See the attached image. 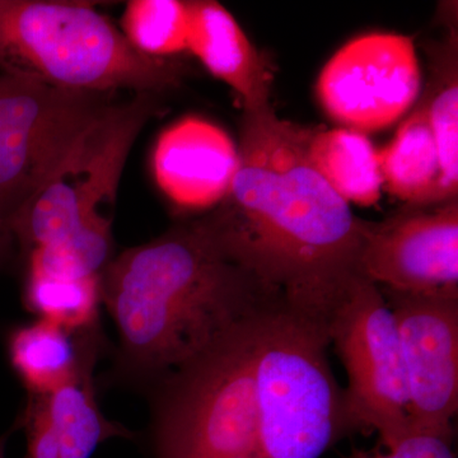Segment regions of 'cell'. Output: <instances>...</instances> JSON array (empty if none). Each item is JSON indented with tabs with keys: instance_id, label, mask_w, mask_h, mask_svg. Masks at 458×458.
I'll list each match as a JSON object with an SVG mask.
<instances>
[{
	"instance_id": "cell-1",
	"label": "cell",
	"mask_w": 458,
	"mask_h": 458,
	"mask_svg": "<svg viewBox=\"0 0 458 458\" xmlns=\"http://www.w3.org/2000/svg\"><path fill=\"white\" fill-rule=\"evenodd\" d=\"M315 128L243 111L227 197L201 221L232 259L325 324L357 271L360 218L309 158Z\"/></svg>"
},
{
	"instance_id": "cell-2",
	"label": "cell",
	"mask_w": 458,
	"mask_h": 458,
	"mask_svg": "<svg viewBox=\"0 0 458 458\" xmlns=\"http://www.w3.org/2000/svg\"><path fill=\"white\" fill-rule=\"evenodd\" d=\"M102 301L135 366L176 372L284 302L225 251L200 219L126 250L101 273Z\"/></svg>"
},
{
	"instance_id": "cell-3",
	"label": "cell",
	"mask_w": 458,
	"mask_h": 458,
	"mask_svg": "<svg viewBox=\"0 0 458 458\" xmlns=\"http://www.w3.org/2000/svg\"><path fill=\"white\" fill-rule=\"evenodd\" d=\"M156 95L111 105L75 140L47 182L9 221L27 251L45 250L87 274H98L113 251L111 216L132 144L157 113Z\"/></svg>"
},
{
	"instance_id": "cell-4",
	"label": "cell",
	"mask_w": 458,
	"mask_h": 458,
	"mask_svg": "<svg viewBox=\"0 0 458 458\" xmlns=\"http://www.w3.org/2000/svg\"><path fill=\"white\" fill-rule=\"evenodd\" d=\"M0 69L78 92L131 89L158 95L179 86L182 65L150 59L86 2L0 0Z\"/></svg>"
},
{
	"instance_id": "cell-5",
	"label": "cell",
	"mask_w": 458,
	"mask_h": 458,
	"mask_svg": "<svg viewBox=\"0 0 458 458\" xmlns=\"http://www.w3.org/2000/svg\"><path fill=\"white\" fill-rule=\"evenodd\" d=\"M327 327L286 306L255 325L259 447L265 458H319L361 433L330 363Z\"/></svg>"
},
{
	"instance_id": "cell-6",
	"label": "cell",
	"mask_w": 458,
	"mask_h": 458,
	"mask_svg": "<svg viewBox=\"0 0 458 458\" xmlns=\"http://www.w3.org/2000/svg\"><path fill=\"white\" fill-rule=\"evenodd\" d=\"M260 318L172 373L157 429L158 458L260 452L254 352Z\"/></svg>"
},
{
	"instance_id": "cell-7",
	"label": "cell",
	"mask_w": 458,
	"mask_h": 458,
	"mask_svg": "<svg viewBox=\"0 0 458 458\" xmlns=\"http://www.w3.org/2000/svg\"><path fill=\"white\" fill-rule=\"evenodd\" d=\"M342 360L349 410L361 433L377 432L388 450L410 433L409 391L396 322L378 286L355 273L327 318Z\"/></svg>"
},
{
	"instance_id": "cell-8",
	"label": "cell",
	"mask_w": 458,
	"mask_h": 458,
	"mask_svg": "<svg viewBox=\"0 0 458 458\" xmlns=\"http://www.w3.org/2000/svg\"><path fill=\"white\" fill-rule=\"evenodd\" d=\"M108 96L0 77V216L8 227L75 140L111 106Z\"/></svg>"
},
{
	"instance_id": "cell-9",
	"label": "cell",
	"mask_w": 458,
	"mask_h": 458,
	"mask_svg": "<svg viewBox=\"0 0 458 458\" xmlns=\"http://www.w3.org/2000/svg\"><path fill=\"white\" fill-rule=\"evenodd\" d=\"M421 92L414 41L396 33L352 38L322 69L318 96L331 119L372 132L399 122Z\"/></svg>"
},
{
	"instance_id": "cell-10",
	"label": "cell",
	"mask_w": 458,
	"mask_h": 458,
	"mask_svg": "<svg viewBox=\"0 0 458 458\" xmlns=\"http://www.w3.org/2000/svg\"><path fill=\"white\" fill-rule=\"evenodd\" d=\"M357 271L378 288L458 298V200L360 219Z\"/></svg>"
},
{
	"instance_id": "cell-11",
	"label": "cell",
	"mask_w": 458,
	"mask_h": 458,
	"mask_svg": "<svg viewBox=\"0 0 458 458\" xmlns=\"http://www.w3.org/2000/svg\"><path fill=\"white\" fill-rule=\"evenodd\" d=\"M393 312L405 364L410 433L454 441L458 409V298L379 288Z\"/></svg>"
},
{
	"instance_id": "cell-12",
	"label": "cell",
	"mask_w": 458,
	"mask_h": 458,
	"mask_svg": "<svg viewBox=\"0 0 458 458\" xmlns=\"http://www.w3.org/2000/svg\"><path fill=\"white\" fill-rule=\"evenodd\" d=\"M157 185L182 209H208L227 197L238 148L219 126L189 116L165 129L152 157Z\"/></svg>"
},
{
	"instance_id": "cell-13",
	"label": "cell",
	"mask_w": 458,
	"mask_h": 458,
	"mask_svg": "<svg viewBox=\"0 0 458 458\" xmlns=\"http://www.w3.org/2000/svg\"><path fill=\"white\" fill-rule=\"evenodd\" d=\"M188 8V51L236 90L243 111L271 106L269 68L234 17L214 0H191Z\"/></svg>"
},
{
	"instance_id": "cell-14",
	"label": "cell",
	"mask_w": 458,
	"mask_h": 458,
	"mask_svg": "<svg viewBox=\"0 0 458 458\" xmlns=\"http://www.w3.org/2000/svg\"><path fill=\"white\" fill-rule=\"evenodd\" d=\"M23 300L40 319L74 333L92 327L102 301L101 276H89L38 251L29 252Z\"/></svg>"
},
{
	"instance_id": "cell-15",
	"label": "cell",
	"mask_w": 458,
	"mask_h": 458,
	"mask_svg": "<svg viewBox=\"0 0 458 458\" xmlns=\"http://www.w3.org/2000/svg\"><path fill=\"white\" fill-rule=\"evenodd\" d=\"M313 167L346 203L375 205L381 198V156L363 132L315 128L309 144Z\"/></svg>"
},
{
	"instance_id": "cell-16",
	"label": "cell",
	"mask_w": 458,
	"mask_h": 458,
	"mask_svg": "<svg viewBox=\"0 0 458 458\" xmlns=\"http://www.w3.org/2000/svg\"><path fill=\"white\" fill-rule=\"evenodd\" d=\"M447 38L429 47L430 77L423 93L428 119L438 148L439 181L433 205L457 199L458 191V36L451 23Z\"/></svg>"
},
{
	"instance_id": "cell-17",
	"label": "cell",
	"mask_w": 458,
	"mask_h": 458,
	"mask_svg": "<svg viewBox=\"0 0 458 458\" xmlns=\"http://www.w3.org/2000/svg\"><path fill=\"white\" fill-rule=\"evenodd\" d=\"M379 156L384 183L394 197L406 207H432L441 172L423 98Z\"/></svg>"
},
{
	"instance_id": "cell-18",
	"label": "cell",
	"mask_w": 458,
	"mask_h": 458,
	"mask_svg": "<svg viewBox=\"0 0 458 458\" xmlns=\"http://www.w3.org/2000/svg\"><path fill=\"white\" fill-rule=\"evenodd\" d=\"M93 360L84 358L71 379L44 396L59 441L60 458H90L101 443L114 437H131L99 411L92 386Z\"/></svg>"
},
{
	"instance_id": "cell-19",
	"label": "cell",
	"mask_w": 458,
	"mask_h": 458,
	"mask_svg": "<svg viewBox=\"0 0 458 458\" xmlns=\"http://www.w3.org/2000/svg\"><path fill=\"white\" fill-rule=\"evenodd\" d=\"M71 334L38 319L9 336V360L31 396H47L80 370L83 357L77 354Z\"/></svg>"
},
{
	"instance_id": "cell-20",
	"label": "cell",
	"mask_w": 458,
	"mask_h": 458,
	"mask_svg": "<svg viewBox=\"0 0 458 458\" xmlns=\"http://www.w3.org/2000/svg\"><path fill=\"white\" fill-rule=\"evenodd\" d=\"M123 38L150 59H172L188 50V2L131 0L122 18Z\"/></svg>"
},
{
	"instance_id": "cell-21",
	"label": "cell",
	"mask_w": 458,
	"mask_h": 458,
	"mask_svg": "<svg viewBox=\"0 0 458 458\" xmlns=\"http://www.w3.org/2000/svg\"><path fill=\"white\" fill-rule=\"evenodd\" d=\"M23 424L27 433L26 458H60L59 441L44 396H32Z\"/></svg>"
},
{
	"instance_id": "cell-22",
	"label": "cell",
	"mask_w": 458,
	"mask_h": 458,
	"mask_svg": "<svg viewBox=\"0 0 458 458\" xmlns=\"http://www.w3.org/2000/svg\"><path fill=\"white\" fill-rule=\"evenodd\" d=\"M452 445L454 441L443 437L411 432L387 454H373L354 448L348 458H456Z\"/></svg>"
},
{
	"instance_id": "cell-23",
	"label": "cell",
	"mask_w": 458,
	"mask_h": 458,
	"mask_svg": "<svg viewBox=\"0 0 458 458\" xmlns=\"http://www.w3.org/2000/svg\"><path fill=\"white\" fill-rule=\"evenodd\" d=\"M12 232L9 229L7 222L0 216V259L4 255L5 250L8 249L9 241L12 240Z\"/></svg>"
},
{
	"instance_id": "cell-24",
	"label": "cell",
	"mask_w": 458,
	"mask_h": 458,
	"mask_svg": "<svg viewBox=\"0 0 458 458\" xmlns=\"http://www.w3.org/2000/svg\"><path fill=\"white\" fill-rule=\"evenodd\" d=\"M8 434H4V436L0 437V458H5L4 450H5V443H7Z\"/></svg>"
},
{
	"instance_id": "cell-25",
	"label": "cell",
	"mask_w": 458,
	"mask_h": 458,
	"mask_svg": "<svg viewBox=\"0 0 458 458\" xmlns=\"http://www.w3.org/2000/svg\"><path fill=\"white\" fill-rule=\"evenodd\" d=\"M227 458H265L262 456L260 452H258V454H238V456H232Z\"/></svg>"
}]
</instances>
